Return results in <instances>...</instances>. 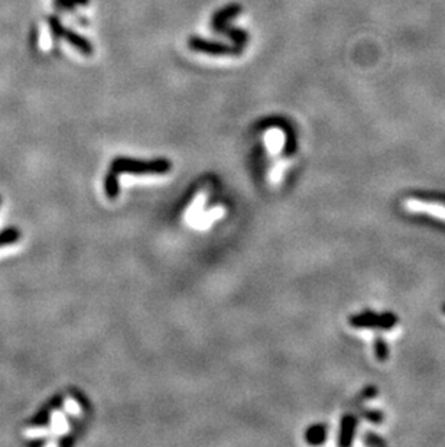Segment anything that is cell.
<instances>
[{
    "instance_id": "cell-1",
    "label": "cell",
    "mask_w": 445,
    "mask_h": 447,
    "mask_svg": "<svg viewBox=\"0 0 445 447\" xmlns=\"http://www.w3.org/2000/svg\"><path fill=\"white\" fill-rule=\"evenodd\" d=\"M406 209L412 213H421L431 222L445 223V194L419 191L412 192L405 199Z\"/></svg>"
},
{
    "instance_id": "cell-2",
    "label": "cell",
    "mask_w": 445,
    "mask_h": 447,
    "mask_svg": "<svg viewBox=\"0 0 445 447\" xmlns=\"http://www.w3.org/2000/svg\"><path fill=\"white\" fill-rule=\"evenodd\" d=\"M171 169V162L166 160H157L150 162L136 161V160H127V158H116L111 162V171L116 174H136V176H142V174H165Z\"/></svg>"
},
{
    "instance_id": "cell-3",
    "label": "cell",
    "mask_w": 445,
    "mask_h": 447,
    "mask_svg": "<svg viewBox=\"0 0 445 447\" xmlns=\"http://www.w3.org/2000/svg\"><path fill=\"white\" fill-rule=\"evenodd\" d=\"M242 12V6L240 5H230L221 10H219L214 17H212V26L217 32H224L226 35H228L231 40L235 41V47L239 52L243 51L246 43H247V33L244 31L240 29H231L228 28V21L231 17H235L236 15H239Z\"/></svg>"
},
{
    "instance_id": "cell-4",
    "label": "cell",
    "mask_w": 445,
    "mask_h": 447,
    "mask_svg": "<svg viewBox=\"0 0 445 447\" xmlns=\"http://www.w3.org/2000/svg\"><path fill=\"white\" fill-rule=\"evenodd\" d=\"M398 321H399L398 316L391 312L383 313V315H377L373 312H364L348 319V323L356 328H380V330H391L395 326H398Z\"/></svg>"
},
{
    "instance_id": "cell-5",
    "label": "cell",
    "mask_w": 445,
    "mask_h": 447,
    "mask_svg": "<svg viewBox=\"0 0 445 447\" xmlns=\"http://www.w3.org/2000/svg\"><path fill=\"white\" fill-rule=\"evenodd\" d=\"M48 25L51 28V32L54 36L56 38H64V40L68 41V44H71L72 47H75L80 52L90 55L93 52V45L88 43V40H86L84 36L79 35L77 32H72L70 29H67L60 21H58L56 16H49L48 17Z\"/></svg>"
},
{
    "instance_id": "cell-6",
    "label": "cell",
    "mask_w": 445,
    "mask_h": 447,
    "mask_svg": "<svg viewBox=\"0 0 445 447\" xmlns=\"http://www.w3.org/2000/svg\"><path fill=\"white\" fill-rule=\"evenodd\" d=\"M188 45L191 50L205 52L210 55H237V54H240L236 50V47H230L223 43H210V41L201 40V38H191Z\"/></svg>"
},
{
    "instance_id": "cell-7",
    "label": "cell",
    "mask_w": 445,
    "mask_h": 447,
    "mask_svg": "<svg viewBox=\"0 0 445 447\" xmlns=\"http://www.w3.org/2000/svg\"><path fill=\"white\" fill-rule=\"evenodd\" d=\"M63 405V397L61 395H55L51 400H48V402L45 405H42V408L40 411H38L28 423V425L35 427V429H40V427H45L49 424L51 421V416L52 411L56 410V408H60Z\"/></svg>"
},
{
    "instance_id": "cell-8",
    "label": "cell",
    "mask_w": 445,
    "mask_h": 447,
    "mask_svg": "<svg viewBox=\"0 0 445 447\" xmlns=\"http://www.w3.org/2000/svg\"><path fill=\"white\" fill-rule=\"evenodd\" d=\"M357 429V418L354 416H345L341 420V429H340V446H348L353 443L354 433Z\"/></svg>"
},
{
    "instance_id": "cell-9",
    "label": "cell",
    "mask_w": 445,
    "mask_h": 447,
    "mask_svg": "<svg viewBox=\"0 0 445 447\" xmlns=\"http://www.w3.org/2000/svg\"><path fill=\"white\" fill-rule=\"evenodd\" d=\"M104 190H106V196L110 200H114L119 196V180H118V174L114 171H110L106 179H104Z\"/></svg>"
},
{
    "instance_id": "cell-10",
    "label": "cell",
    "mask_w": 445,
    "mask_h": 447,
    "mask_svg": "<svg viewBox=\"0 0 445 447\" xmlns=\"http://www.w3.org/2000/svg\"><path fill=\"white\" fill-rule=\"evenodd\" d=\"M19 239H21V230H19L17 227L10 226V227L0 232V248L8 246V245H13Z\"/></svg>"
},
{
    "instance_id": "cell-11",
    "label": "cell",
    "mask_w": 445,
    "mask_h": 447,
    "mask_svg": "<svg viewBox=\"0 0 445 447\" xmlns=\"http://www.w3.org/2000/svg\"><path fill=\"white\" fill-rule=\"evenodd\" d=\"M327 437V430L324 425H314L306 432V440L311 444H321Z\"/></svg>"
},
{
    "instance_id": "cell-12",
    "label": "cell",
    "mask_w": 445,
    "mask_h": 447,
    "mask_svg": "<svg viewBox=\"0 0 445 447\" xmlns=\"http://www.w3.org/2000/svg\"><path fill=\"white\" fill-rule=\"evenodd\" d=\"M375 355L377 358V361L380 362H386L389 358V347L386 344V342L380 338H377L375 340Z\"/></svg>"
},
{
    "instance_id": "cell-13",
    "label": "cell",
    "mask_w": 445,
    "mask_h": 447,
    "mask_svg": "<svg viewBox=\"0 0 445 447\" xmlns=\"http://www.w3.org/2000/svg\"><path fill=\"white\" fill-rule=\"evenodd\" d=\"M55 6L58 9H63V10H70L74 9L75 6H80V5H87L88 0H55Z\"/></svg>"
},
{
    "instance_id": "cell-14",
    "label": "cell",
    "mask_w": 445,
    "mask_h": 447,
    "mask_svg": "<svg viewBox=\"0 0 445 447\" xmlns=\"http://www.w3.org/2000/svg\"><path fill=\"white\" fill-rule=\"evenodd\" d=\"M363 417L367 418L369 421H372V423H375V424H380L383 421V418H384V416L377 410H364L363 411Z\"/></svg>"
},
{
    "instance_id": "cell-15",
    "label": "cell",
    "mask_w": 445,
    "mask_h": 447,
    "mask_svg": "<svg viewBox=\"0 0 445 447\" xmlns=\"http://www.w3.org/2000/svg\"><path fill=\"white\" fill-rule=\"evenodd\" d=\"M364 443H366L367 446H386V441H384L383 439H380L379 436L372 434V433H367V434H366Z\"/></svg>"
},
{
    "instance_id": "cell-16",
    "label": "cell",
    "mask_w": 445,
    "mask_h": 447,
    "mask_svg": "<svg viewBox=\"0 0 445 447\" xmlns=\"http://www.w3.org/2000/svg\"><path fill=\"white\" fill-rule=\"evenodd\" d=\"M44 441L42 440H35V441H31L32 446H41Z\"/></svg>"
},
{
    "instance_id": "cell-17",
    "label": "cell",
    "mask_w": 445,
    "mask_h": 447,
    "mask_svg": "<svg viewBox=\"0 0 445 447\" xmlns=\"http://www.w3.org/2000/svg\"><path fill=\"white\" fill-rule=\"evenodd\" d=\"M442 312H444V313H445V304H444V305H442Z\"/></svg>"
}]
</instances>
